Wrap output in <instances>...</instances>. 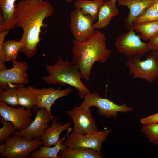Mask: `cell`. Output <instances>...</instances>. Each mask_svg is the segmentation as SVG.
I'll use <instances>...</instances> for the list:
<instances>
[{
    "label": "cell",
    "instance_id": "8992f818",
    "mask_svg": "<svg viewBox=\"0 0 158 158\" xmlns=\"http://www.w3.org/2000/svg\"><path fill=\"white\" fill-rule=\"evenodd\" d=\"M5 142L7 145L6 149L0 157L7 158L30 157L31 153L43 144L42 141L40 138L29 140L16 135L10 137Z\"/></svg>",
    "mask_w": 158,
    "mask_h": 158
},
{
    "label": "cell",
    "instance_id": "1f68e13d",
    "mask_svg": "<svg viewBox=\"0 0 158 158\" xmlns=\"http://www.w3.org/2000/svg\"><path fill=\"white\" fill-rule=\"evenodd\" d=\"M154 4L156 9L158 12V0H155Z\"/></svg>",
    "mask_w": 158,
    "mask_h": 158
},
{
    "label": "cell",
    "instance_id": "9c48e42d",
    "mask_svg": "<svg viewBox=\"0 0 158 158\" xmlns=\"http://www.w3.org/2000/svg\"><path fill=\"white\" fill-rule=\"evenodd\" d=\"M70 31L75 40L84 41L94 35L95 31L94 21L88 14L84 15L79 8H75L70 15Z\"/></svg>",
    "mask_w": 158,
    "mask_h": 158
},
{
    "label": "cell",
    "instance_id": "e0dca14e",
    "mask_svg": "<svg viewBox=\"0 0 158 158\" xmlns=\"http://www.w3.org/2000/svg\"><path fill=\"white\" fill-rule=\"evenodd\" d=\"M71 123L68 122L62 124L60 122H57L56 117L54 118L51 121V125L45 131L40 139L43 142L42 146L51 147L57 144L60 140L59 136L65 130L71 127Z\"/></svg>",
    "mask_w": 158,
    "mask_h": 158
},
{
    "label": "cell",
    "instance_id": "5bb4252c",
    "mask_svg": "<svg viewBox=\"0 0 158 158\" xmlns=\"http://www.w3.org/2000/svg\"><path fill=\"white\" fill-rule=\"evenodd\" d=\"M28 87L35 93L38 99V104L33 109L35 112L38 109L43 107L51 112V107L56 100L67 96L72 90L69 87L61 90L55 89L52 87L40 89L31 86Z\"/></svg>",
    "mask_w": 158,
    "mask_h": 158
},
{
    "label": "cell",
    "instance_id": "e575fe53",
    "mask_svg": "<svg viewBox=\"0 0 158 158\" xmlns=\"http://www.w3.org/2000/svg\"><path fill=\"white\" fill-rule=\"evenodd\" d=\"M39 1H43V0H37Z\"/></svg>",
    "mask_w": 158,
    "mask_h": 158
},
{
    "label": "cell",
    "instance_id": "2e32d148",
    "mask_svg": "<svg viewBox=\"0 0 158 158\" xmlns=\"http://www.w3.org/2000/svg\"><path fill=\"white\" fill-rule=\"evenodd\" d=\"M16 0H0V32L16 28L15 17Z\"/></svg>",
    "mask_w": 158,
    "mask_h": 158
},
{
    "label": "cell",
    "instance_id": "836d02e7",
    "mask_svg": "<svg viewBox=\"0 0 158 158\" xmlns=\"http://www.w3.org/2000/svg\"><path fill=\"white\" fill-rule=\"evenodd\" d=\"M68 3H70L72 1V0H63Z\"/></svg>",
    "mask_w": 158,
    "mask_h": 158
},
{
    "label": "cell",
    "instance_id": "d6a6232c",
    "mask_svg": "<svg viewBox=\"0 0 158 158\" xmlns=\"http://www.w3.org/2000/svg\"><path fill=\"white\" fill-rule=\"evenodd\" d=\"M153 52L156 55L157 58L158 60V50H156L154 51H153Z\"/></svg>",
    "mask_w": 158,
    "mask_h": 158
},
{
    "label": "cell",
    "instance_id": "d4e9b609",
    "mask_svg": "<svg viewBox=\"0 0 158 158\" xmlns=\"http://www.w3.org/2000/svg\"><path fill=\"white\" fill-rule=\"evenodd\" d=\"M13 86L6 90L0 87V101L11 106L16 107L18 105L17 91L16 86Z\"/></svg>",
    "mask_w": 158,
    "mask_h": 158
},
{
    "label": "cell",
    "instance_id": "9a60e30c",
    "mask_svg": "<svg viewBox=\"0 0 158 158\" xmlns=\"http://www.w3.org/2000/svg\"><path fill=\"white\" fill-rule=\"evenodd\" d=\"M155 0H118L119 5L126 6L129 9L127 16L124 20L125 29L129 30L133 26V22L154 3Z\"/></svg>",
    "mask_w": 158,
    "mask_h": 158
},
{
    "label": "cell",
    "instance_id": "d6986e66",
    "mask_svg": "<svg viewBox=\"0 0 158 158\" xmlns=\"http://www.w3.org/2000/svg\"><path fill=\"white\" fill-rule=\"evenodd\" d=\"M71 127L68 129V132L63 139H61L59 142L54 147H47L40 146L39 150H35L30 154V158H59L58 153L60 151L65 149L66 147L63 143V140L71 131Z\"/></svg>",
    "mask_w": 158,
    "mask_h": 158
},
{
    "label": "cell",
    "instance_id": "6da1fadb",
    "mask_svg": "<svg viewBox=\"0 0 158 158\" xmlns=\"http://www.w3.org/2000/svg\"><path fill=\"white\" fill-rule=\"evenodd\" d=\"M54 12L53 6L46 1L21 0L15 4L16 26L22 28L23 32L19 41L22 44L20 51L28 58L36 54L37 45L41 40V28L48 25L43 21L52 16Z\"/></svg>",
    "mask_w": 158,
    "mask_h": 158
},
{
    "label": "cell",
    "instance_id": "7c38bea8",
    "mask_svg": "<svg viewBox=\"0 0 158 158\" xmlns=\"http://www.w3.org/2000/svg\"><path fill=\"white\" fill-rule=\"evenodd\" d=\"M0 115L5 120L13 123L14 128L13 132L24 130L32 121V118L33 114L30 109H25L22 106L14 108L1 101Z\"/></svg>",
    "mask_w": 158,
    "mask_h": 158
},
{
    "label": "cell",
    "instance_id": "f1b7e54d",
    "mask_svg": "<svg viewBox=\"0 0 158 158\" xmlns=\"http://www.w3.org/2000/svg\"><path fill=\"white\" fill-rule=\"evenodd\" d=\"M140 122L142 125L158 123V112L141 118Z\"/></svg>",
    "mask_w": 158,
    "mask_h": 158
},
{
    "label": "cell",
    "instance_id": "ffe728a7",
    "mask_svg": "<svg viewBox=\"0 0 158 158\" xmlns=\"http://www.w3.org/2000/svg\"><path fill=\"white\" fill-rule=\"evenodd\" d=\"M59 158H102L103 157L92 149L78 147L65 149L58 153Z\"/></svg>",
    "mask_w": 158,
    "mask_h": 158
},
{
    "label": "cell",
    "instance_id": "484cf974",
    "mask_svg": "<svg viewBox=\"0 0 158 158\" xmlns=\"http://www.w3.org/2000/svg\"><path fill=\"white\" fill-rule=\"evenodd\" d=\"M155 21H158V12L153 4L134 20L133 25H137Z\"/></svg>",
    "mask_w": 158,
    "mask_h": 158
},
{
    "label": "cell",
    "instance_id": "83f0119b",
    "mask_svg": "<svg viewBox=\"0 0 158 158\" xmlns=\"http://www.w3.org/2000/svg\"><path fill=\"white\" fill-rule=\"evenodd\" d=\"M0 121L3 125L0 128V143L2 144L11 136L13 132L14 125L12 122L4 120L1 116Z\"/></svg>",
    "mask_w": 158,
    "mask_h": 158
},
{
    "label": "cell",
    "instance_id": "ba28073f",
    "mask_svg": "<svg viewBox=\"0 0 158 158\" xmlns=\"http://www.w3.org/2000/svg\"><path fill=\"white\" fill-rule=\"evenodd\" d=\"M111 131L108 129L92 131L82 135H72L69 134L64 143L66 148L72 149L82 147L92 149L101 155L102 143Z\"/></svg>",
    "mask_w": 158,
    "mask_h": 158
},
{
    "label": "cell",
    "instance_id": "f546056e",
    "mask_svg": "<svg viewBox=\"0 0 158 158\" xmlns=\"http://www.w3.org/2000/svg\"><path fill=\"white\" fill-rule=\"evenodd\" d=\"M147 43L148 47L150 50L153 51L158 50V33L149 40Z\"/></svg>",
    "mask_w": 158,
    "mask_h": 158
},
{
    "label": "cell",
    "instance_id": "4fadbf2b",
    "mask_svg": "<svg viewBox=\"0 0 158 158\" xmlns=\"http://www.w3.org/2000/svg\"><path fill=\"white\" fill-rule=\"evenodd\" d=\"M13 67L10 69L0 70V87L4 90L7 89L11 83L18 85L28 84L29 80L27 72L29 66L25 61H12Z\"/></svg>",
    "mask_w": 158,
    "mask_h": 158
},
{
    "label": "cell",
    "instance_id": "ac0fdd59",
    "mask_svg": "<svg viewBox=\"0 0 158 158\" xmlns=\"http://www.w3.org/2000/svg\"><path fill=\"white\" fill-rule=\"evenodd\" d=\"M117 0H108L101 6L99 10L97 21L94 23L96 29H100L107 27L112 18L117 16L119 11L116 6Z\"/></svg>",
    "mask_w": 158,
    "mask_h": 158
},
{
    "label": "cell",
    "instance_id": "44dd1931",
    "mask_svg": "<svg viewBox=\"0 0 158 158\" xmlns=\"http://www.w3.org/2000/svg\"><path fill=\"white\" fill-rule=\"evenodd\" d=\"M21 45L20 42L16 40H10L5 42L0 52V64L5 65V61L15 60Z\"/></svg>",
    "mask_w": 158,
    "mask_h": 158
},
{
    "label": "cell",
    "instance_id": "52a82bcc",
    "mask_svg": "<svg viewBox=\"0 0 158 158\" xmlns=\"http://www.w3.org/2000/svg\"><path fill=\"white\" fill-rule=\"evenodd\" d=\"M115 46L118 52L128 58L138 54L144 55L150 51L147 43L142 42L140 36L136 35L132 29L118 36Z\"/></svg>",
    "mask_w": 158,
    "mask_h": 158
},
{
    "label": "cell",
    "instance_id": "8fae6325",
    "mask_svg": "<svg viewBox=\"0 0 158 158\" xmlns=\"http://www.w3.org/2000/svg\"><path fill=\"white\" fill-rule=\"evenodd\" d=\"M36 113V115L34 120L25 129L15 131L12 134L20 135L29 140L40 138L42 136L50 126L49 123L56 117L53 116L45 108L38 109Z\"/></svg>",
    "mask_w": 158,
    "mask_h": 158
},
{
    "label": "cell",
    "instance_id": "277c9868",
    "mask_svg": "<svg viewBox=\"0 0 158 158\" xmlns=\"http://www.w3.org/2000/svg\"><path fill=\"white\" fill-rule=\"evenodd\" d=\"M143 55L138 54L129 58L126 64L132 78L144 79L151 83L158 78V60L153 52L148 55L145 60H141Z\"/></svg>",
    "mask_w": 158,
    "mask_h": 158
},
{
    "label": "cell",
    "instance_id": "7a4b0ae2",
    "mask_svg": "<svg viewBox=\"0 0 158 158\" xmlns=\"http://www.w3.org/2000/svg\"><path fill=\"white\" fill-rule=\"evenodd\" d=\"M72 63L79 70L81 78L89 81L92 67L95 62L105 63L111 51L107 49L105 34L98 30L94 35L83 42L72 40Z\"/></svg>",
    "mask_w": 158,
    "mask_h": 158
},
{
    "label": "cell",
    "instance_id": "4316f807",
    "mask_svg": "<svg viewBox=\"0 0 158 158\" xmlns=\"http://www.w3.org/2000/svg\"><path fill=\"white\" fill-rule=\"evenodd\" d=\"M141 131L150 142L158 145V123L142 125Z\"/></svg>",
    "mask_w": 158,
    "mask_h": 158
},
{
    "label": "cell",
    "instance_id": "30bf717a",
    "mask_svg": "<svg viewBox=\"0 0 158 158\" xmlns=\"http://www.w3.org/2000/svg\"><path fill=\"white\" fill-rule=\"evenodd\" d=\"M66 113L73 120L74 125L73 130L70 135H82L98 130L90 108L77 106L66 111Z\"/></svg>",
    "mask_w": 158,
    "mask_h": 158
},
{
    "label": "cell",
    "instance_id": "7402d4cb",
    "mask_svg": "<svg viewBox=\"0 0 158 158\" xmlns=\"http://www.w3.org/2000/svg\"><path fill=\"white\" fill-rule=\"evenodd\" d=\"M104 0H77L74 4L75 8H79L84 15H89L94 22L97 20L99 8Z\"/></svg>",
    "mask_w": 158,
    "mask_h": 158
},
{
    "label": "cell",
    "instance_id": "603a6c76",
    "mask_svg": "<svg viewBox=\"0 0 158 158\" xmlns=\"http://www.w3.org/2000/svg\"><path fill=\"white\" fill-rule=\"evenodd\" d=\"M18 99V105L31 110L35 107L38 102L36 95L28 87L22 85L16 86Z\"/></svg>",
    "mask_w": 158,
    "mask_h": 158
},
{
    "label": "cell",
    "instance_id": "3957f363",
    "mask_svg": "<svg viewBox=\"0 0 158 158\" xmlns=\"http://www.w3.org/2000/svg\"><path fill=\"white\" fill-rule=\"evenodd\" d=\"M45 66L49 75L43 76L42 79L47 85H56L59 83L68 84L78 90L79 96L82 99L91 93L82 82L79 70L72 62L60 57L54 64Z\"/></svg>",
    "mask_w": 158,
    "mask_h": 158
},
{
    "label": "cell",
    "instance_id": "cb8c5ba5",
    "mask_svg": "<svg viewBox=\"0 0 158 158\" xmlns=\"http://www.w3.org/2000/svg\"><path fill=\"white\" fill-rule=\"evenodd\" d=\"M132 29L139 32L142 40L149 41L158 33V21L134 25Z\"/></svg>",
    "mask_w": 158,
    "mask_h": 158
},
{
    "label": "cell",
    "instance_id": "5b68a950",
    "mask_svg": "<svg viewBox=\"0 0 158 158\" xmlns=\"http://www.w3.org/2000/svg\"><path fill=\"white\" fill-rule=\"evenodd\" d=\"M83 99L80 105L82 107L90 108L92 106L96 107L98 108L97 112L99 115L107 118H116L118 112L127 113L133 109V108L128 107L124 103L118 105L107 98H102L97 92L86 95Z\"/></svg>",
    "mask_w": 158,
    "mask_h": 158
},
{
    "label": "cell",
    "instance_id": "4dcf8cb0",
    "mask_svg": "<svg viewBox=\"0 0 158 158\" xmlns=\"http://www.w3.org/2000/svg\"><path fill=\"white\" fill-rule=\"evenodd\" d=\"M7 147V145L5 143L1 144L0 145V154H2L6 150Z\"/></svg>",
    "mask_w": 158,
    "mask_h": 158
}]
</instances>
